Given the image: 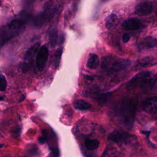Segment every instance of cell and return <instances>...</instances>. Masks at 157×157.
<instances>
[{"instance_id": "1", "label": "cell", "mask_w": 157, "mask_h": 157, "mask_svg": "<svg viewBox=\"0 0 157 157\" xmlns=\"http://www.w3.org/2000/svg\"><path fill=\"white\" fill-rule=\"evenodd\" d=\"M136 102L133 99L124 98L115 105V112L118 122L125 128L131 129L136 117Z\"/></svg>"}, {"instance_id": "2", "label": "cell", "mask_w": 157, "mask_h": 157, "mask_svg": "<svg viewBox=\"0 0 157 157\" xmlns=\"http://www.w3.org/2000/svg\"><path fill=\"white\" fill-rule=\"evenodd\" d=\"M156 75L150 71H142L137 74L128 83L127 88L139 87L142 90H156Z\"/></svg>"}, {"instance_id": "3", "label": "cell", "mask_w": 157, "mask_h": 157, "mask_svg": "<svg viewBox=\"0 0 157 157\" xmlns=\"http://www.w3.org/2000/svg\"><path fill=\"white\" fill-rule=\"evenodd\" d=\"M27 21L25 17H19L12 21L0 31V44L13 38L20 33L25 28Z\"/></svg>"}, {"instance_id": "4", "label": "cell", "mask_w": 157, "mask_h": 157, "mask_svg": "<svg viewBox=\"0 0 157 157\" xmlns=\"http://www.w3.org/2000/svg\"><path fill=\"white\" fill-rule=\"evenodd\" d=\"M130 61L124 58H115L107 56L102 58L101 67L105 69L108 74L122 71L127 68L130 65Z\"/></svg>"}, {"instance_id": "5", "label": "cell", "mask_w": 157, "mask_h": 157, "mask_svg": "<svg viewBox=\"0 0 157 157\" xmlns=\"http://www.w3.org/2000/svg\"><path fill=\"white\" fill-rule=\"evenodd\" d=\"M60 7L59 4L50 3L45 9L39 13L34 19V25L37 27H40L49 21L58 12Z\"/></svg>"}, {"instance_id": "6", "label": "cell", "mask_w": 157, "mask_h": 157, "mask_svg": "<svg viewBox=\"0 0 157 157\" xmlns=\"http://www.w3.org/2000/svg\"><path fill=\"white\" fill-rule=\"evenodd\" d=\"M107 139L115 143L126 145H135L137 144V138L135 135L124 131H114L108 136Z\"/></svg>"}, {"instance_id": "7", "label": "cell", "mask_w": 157, "mask_h": 157, "mask_svg": "<svg viewBox=\"0 0 157 157\" xmlns=\"http://www.w3.org/2000/svg\"><path fill=\"white\" fill-rule=\"evenodd\" d=\"M48 58V50L45 45L39 48L36 56V66L39 71H42L46 66Z\"/></svg>"}, {"instance_id": "8", "label": "cell", "mask_w": 157, "mask_h": 157, "mask_svg": "<svg viewBox=\"0 0 157 157\" xmlns=\"http://www.w3.org/2000/svg\"><path fill=\"white\" fill-rule=\"evenodd\" d=\"M39 47H40V43L37 42L34 44L33 46H31L26 52L24 56L25 63L23 67V71L24 72H26L29 70V67L31 66V61L34 58V56L36 55V54L37 53L39 49Z\"/></svg>"}, {"instance_id": "9", "label": "cell", "mask_w": 157, "mask_h": 157, "mask_svg": "<svg viewBox=\"0 0 157 157\" xmlns=\"http://www.w3.org/2000/svg\"><path fill=\"white\" fill-rule=\"evenodd\" d=\"M122 27L125 30L135 31L145 28L146 25L138 18H130L125 20L123 22Z\"/></svg>"}, {"instance_id": "10", "label": "cell", "mask_w": 157, "mask_h": 157, "mask_svg": "<svg viewBox=\"0 0 157 157\" xmlns=\"http://www.w3.org/2000/svg\"><path fill=\"white\" fill-rule=\"evenodd\" d=\"M134 10L139 15H148L153 11V4L149 1H143L136 6Z\"/></svg>"}, {"instance_id": "11", "label": "cell", "mask_w": 157, "mask_h": 157, "mask_svg": "<svg viewBox=\"0 0 157 157\" xmlns=\"http://www.w3.org/2000/svg\"><path fill=\"white\" fill-rule=\"evenodd\" d=\"M142 109L145 112L156 115L157 112V99L156 96L147 99L142 104Z\"/></svg>"}, {"instance_id": "12", "label": "cell", "mask_w": 157, "mask_h": 157, "mask_svg": "<svg viewBox=\"0 0 157 157\" xmlns=\"http://www.w3.org/2000/svg\"><path fill=\"white\" fill-rule=\"evenodd\" d=\"M157 40L155 37L152 36H147L141 40L137 45L139 50L144 49L153 48L156 47Z\"/></svg>"}, {"instance_id": "13", "label": "cell", "mask_w": 157, "mask_h": 157, "mask_svg": "<svg viewBox=\"0 0 157 157\" xmlns=\"http://www.w3.org/2000/svg\"><path fill=\"white\" fill-rule=\"evenodd\" d=\"M156 64V58L151 56H146L139 59L136 65V69L148 67Z\"/></svg>"}, {"instance_id": "14", "label": "cell", "mask_w": 157, "mask_h": 157, "mask_svg": "<svg viewBox=\"0 0 157 157\" xmlns=\"http://www.w3.org/2000/svg\"><path fill=\"white\" fill-rule=\"evenodd\" d=\"M101 157H123L121 152L113 145H108L104 152Z\"/></svg>"}, {"instance_id": "15", "label": "cell", "mask_w": 157, "mask_h": 157, "mask_svg": "<svg viewBox=\"0 0 157 157\" xmlns=\"http://www.w3.org/2000/svg\"><path fill=\"white\" fill-rule=\"evenodd\" d=\"M118 23V17L114 13H110L106 18L105 26L107 29L112 30L116 28Z\"/></svg>"}, {"instance_id": "16", "label": "cell", "mask_w": 157, "mask_h": 157, "mask_svg": "<svg viewBox=\"0 0 157 157\" xmlns=\"http://www.w3.org/2000/svg\"><path fill=\"white\" fill-rule=\"evenodd\" d=\"M99 63L98 56L95 53H90L87 60L86 66L90 69H95L98 67Z\"/></svg>"}, {"instance_id": "17", "label": "cell", "mask_w": 157, "mask_h": 157, "mask_svg": "<svg viewBox=\"0 0 157 157\" xmlns=\"http://www.w3.org/2000/svg\"><path fill=\"white\" fill-rule=\"evenodd\" d=\"M73 106L75 109L80 110H87L91 108V105L90 103L81 99L74 101Z\"/></svg>"}, {"instance_id": "18", "label": "cell", "mask_w": 157, "mask_h": 157, "mask_svg": "<svg viewBox=\"0 0 157 157\" xmlns=\"http://www.w3.org/2000/svg\"><path fill=\"white\" fill-rule=\"evenodd\" d=\"M58 38V30L56 28L53 27L50 29L48 33V41L52 47H55L56 45Z\"/></svg>"}, {"instance_id": "19", "label": "cell", "mask_w": 157, "mask_h": 157, "mask_svg": "<svg viewBox=\"0 0 157 157\" xmlns=\"http://www.w3.org/2000/svg\"><path fill=\"white\" fill-rule=\"evenodd\" d=\"M99 142L97 139H88L85 141V146L88 150H96L99 147Z\"/></svg>"}, {"instance_id": "20", "label": "cell", "mask_w": 157, "mask_h": 157, "mask_svg": "<svg viewBox=\"0 0 157 157\" xmlns=\"http://www.w3.org/2000/svg\"><path fill=\"white\" fill-rule=\"evenodd\" d=\"M63 53V49L61 48H58L55 53L54 56H53V66L55 67V68H58L59 63H60V61H61V55Z\"/></svg>"}, {"instance_id": "21", "label": "cell", "mask_w": 157, "mask_h": 157, "mask_svg": "<svg viewBox=\"0 0 157 157\" xmlns=\"http://www.w3.org/2000/svg\"><path fill=\"white\" fill-rule=\"evenodd\" d=\"M7 88V80L6 77L0 74V91H5Z\"/></svg>"}, {"instance_id": "22", "label": "cell", "mask_w": 157, "mask_h": 157, "mask_svg": "<svg viewBox=\"0 0 157 157\" xmlns=\"http://www.w3.org/2000/svg\"><path fill=\"white\" fill-rule=\"evenodd\" d=\"M49 157H59V151L57 148H52L49 154Z\"/></svg>"}, {"instance_id": "23", "label": "cell", "mask_w": 157, "mask_h": 157, "mask_svg": "<svg viewBox=\"0 0 157 157\" xmlns=\"http://www.w3.org/2000/svg\"><path fill=\"white\" fill-rule=\"evenodd\" d=\"M130 38H131V36H130L129 34H128V33H124L122 36V40H123V42L124 43L128 42L129 41Z\"/></svg>"}, {"instance_id": "24", "label": "cell", "mask_w": 157, "mask_h": 157, "mask_svg": "<svg viewBox=\"0 0 157 157\" xmlns=\"http://www.w3.org/2000/svg\"><path fill=\"white\" fill-rule=\"evenodd\" d=\"M47 139L46 137H45L44 136H43L39 137V139H38V141L40 144H45L47 142Z\"/></svg>"}, {"instance_id": "25", "label": "cell", "mask_w": 157, "mask_h": 157, "mask_svg": "<svg viewBox=\"0 0 157 157\" xmlns=\"http://www.w3.org/2000/svg\"><path fill=\"white\" fill-rule=\"evenodd\" d=\"M3 99H4V98L2 97L1 96H0V101H2Z\"/></svg>"}, {"instance_id": "26", "label": "cell", "mask_w": 157, "mask_h": 157, "mask_svg": "<svg viewBox=\"0 0 157 157\" xmlns=\"http://www.w3.org/2000/svg\"><path fill=\"white\" fill-rule=\"evenodd\" d=\"M104 1H105V0H104Z\"/></svg>"}]
</instances>
